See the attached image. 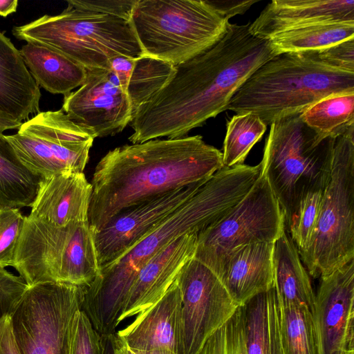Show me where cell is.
I'll return each instance as SVG.
<instances>
[{"mask_svg":"<svg viewBox=\"0 0 354 354\" xmlns=\"http://www.w3.org/2000/svg\"><path fill=\"white\" fill-rule=\"evenodd\" d=\"M250 27V22L229 23L212 46L175 66L162 89L134 113L130 142L183 138L225 111L243 84L277 55L270 41L253 35Z\"/></svg>","mask_w":354,"mask_h":354,"instance_id":"1","label":"cell"},{"mask_svg":"<svg viewBox=\"0 0 354 354\" xmlns=\"http://www.w3.org/2000/svg\"><path fill=\"white\" fill-rule=\"evenodd\" d=\"M223 167L222 152L200 135L152 139L111 149L93 172L89 226L95 234L122 210L207 180Z\"/></svg>","mask_w":354,"mask_h":354,"instance_id":"2","label":"cell"},{"mask_svg":"<svg viewBox=\"0 0 354 354\" xmlns=\"http://www.w3.org/2000/svg\"><path fill=\"white\" fill-rule=\"evenodd\" d=\"M261 175L259 166L223 167L131 249L100 270L86 288L81 310L103 337L114 333L140 268L161 249L188 233H199L224 216Z\"/></svg>","mask_w":354,"mask_h":354,"instance_id":"3","label":"cell"},{"mask_svg":"<svg viewBox=\"0 0 354 354\" xmlns=\"http://www.w3.org/2000/svg\"><path fill=\"white\" fill-rule=\"evenodd\" d=\"M354 93V73L320 62L313 53H286L261 65L243 84L226 110L252 112L266 124L299 115L319 100Z\"/></svg>","mask_w":354,"mask_h":354,"instance_id":"4","label":"cell"},{"mask_svg":"<svg viewBox=\"0 0 354 354\" xmlns=\"http://www.w3.org/2000/svg\"><path fill=\"white\" fill-rule=\"evenodd\" d=\"M300 115L270 125L261 162V174L281 208L286 227L306 194L324 190L331 171L334 138L317 133Z\"/></svg>","mask_w":354,"mask_h":354,"instance_id":"5","label":"cell"},{"mask_svg":"<svg viewBox=\"0 0 354 354\" xmlns=\"http://www.w3.org/2000/svg\"><path fill=\"white\" fill-rule=\"evenodd\" d=\"M68 6L57 15H45L12 29L13 35L27 43L56 50L86 70L109 69L111 59L145 55L130 20Z\"/></svg>","mask_w":354,"mask_h":354,"instance_id":"6","label":"cell"},{"mask_svg":"<svg viewBox=\"0 0 354 354\" xmlns=\"http://www.w3.org/2000/svg\"><path fill=\"white\" fill-rule=\"evenodd\" d=\"M130 22L145 55L174 66L212 46L229 24L206 0H136Z\"/></svg>","mask_w":354,"mask_h":354,"instance_id":"7","label":"cell"},{"mask_svg":"<svg viewBox=\"0 0 354 354\" xmlns=\"http://www.w3.org/2000/svg\"><path fill=\"white\" fill-rule=\"evenodd\" d=\"M14 268L28 286L59 282L88 287L100 272L88 222L60 227L26 216Z\"/></svg>","mask_w":354,"mask_h":354,"instance_id":"8","label":"cell"},{"mask_svg":"<svg viewBox=\"0 0 354 354\" xmlns=\"http://www.w3.org/2000/svg\"><path fill=\"white\" fill-rule=\"evenodd\" d=\"M298 253L314 278L354 259V124L333 139L318 221L308 244Z\"/></svg>","mask_w":354,"mask_h":354,"instance_id":"9","label":"cell"},{"mask_svg":"<svg viewBox=\"0 0 354 354\" xmlns=\"http://www.w3.org/2000/svg\"><path fill=\"white\" fill-rule=\"evenodd\" d=\"M86 288L59 282L28 286L10 315L20 354H69L73 322Z\"/></svg>","mask_w":354,"mask_h":354,"instance_id":"10","label":"cell"},{"mask_svg":"<svg viewBox=\"0 0 354 354\" xmlns=\"http://www.w3.org/2000/svg\"><path fill=\"white\" fill-rule=\"evenodd\" d=\"M286 230L281 208L261 174L234 207L198 234L193 257L216 274L234 249L254 243H274Z\"/></svg>","mask_w":354,"mask_h":354,"instance_id":"11","label":"cell"},{"mask_svg":"<svg viewBox=\"0 0 354 354\" xmlns=\"http://www.w3.org/2000/svg\"><path fill=\"white\" fill-rule=\"evenodd\" d=\"M6 138L22 163L44 178L83 172L95 138L62 110L39 113Z\"/></svg>","mask_w":354,"mask_h":354,"instance_id":"12","label":"cell"},{"mask_svg":"<svg viewBox=\"0 0 354 354\" xmlns=\"http://www.w3.org/2000/svg\"><path fill=\"white\" fill-rule=\"evenodd\" d=\"M176 281L182 298L183 354H198L239 306L216 274L194 257Z\"/></svg>","mask_w":354,"mask_h":354,"instance_id":"13","label":"cell"},{"mask_svg":"<svg viewBox=\"0 0 354 354\" xmlns=\"http://www.w3.org/2000/svg\"><path fill=\"white\" fill-rule=\"evenodd\" d=\"M86 71L80 88L64 95L62 110L94 138L121 132L133 118L127 92L109 69Z\"/></svg>","mask_w":354,"mask_h":354,"instance_id":"14","label":"cell"},{"mask_svg":"<svg viewBox=\"0 0 354 354\" xmlns=\"http://www.w3.org/2000/svg\"><path fill=\"white\" fill-rule=\"evenodd\" d=\"M181 187L126 208L94 234L100 269L116 261L207 181Z\"/></svg>","mask_w":354,"mask_h":354,"instance_id":"15","label":"cell"},{"mask_svg":"<svg viewBox=\"0 0 354 354\" xmlns=\"http://www.w3.org/2000/svg\"><path fill=\"white\" fill-rule=\"evenodd\" d=\"M320 278L313 316L321 354L354 351V259Z\"/></svg>","mask_w":354,"mask_h":354,"instance_id":"16","label":"cell"},{"mask_svg":"<svg viewBox=\"0 0 354 354\" xmlns=\"http://www.w3.org/2000/svg\"><path fill=\"white\" fill-rule=\"evenodd\" d=\"M198 233L174 240L153 256L139 270L126 297L119 324L157 302L194 254Z\"/></svg>","mask_w":354,"mask_h":354,"instance_id":"17","label":"cell"},{"mask_svg":"<svg viewBox=\"0 0 354 354\" xmlns=\"http://www.w3.org/2000/svg\"><path fill=\"white\" fill-rule=\"evenodd\" d=\"M116 333L132 350L183 354L182 298L176 279L157 302Z\"/></svg>","mask_w":354,"mask_h":354,"instance_id":"18","label":"cell"},{"mask_svg":"<svg viewBox=\"0 0 354 354\" xmlns=\"http://www.w3.org/2000/svg\"><path fill=\"white\" fill-rule=\"evenodd\" d=\"M342 22H354L353 0H273L250 23V30L268 39L289 29Z\"/></svg>","mask_w":354,"mask_h":354,"instance_id":"19","label":"cell"},{"mask_svg":"<svg viewBox=\"0 0 354 354\" xmlns=\"http://www.w3.org/2000/svg\"><path fill=\"white\" fill-rule=\"evenodd\" d=\"M91 194V183L84 172L45 178L28 216L60 227L74 222H88Z\"/></svg>","mask_w":354,"mask_h":354,"instance_id":"20","label":"cell"},{"mask_svg":"<svg viewBox=\"0 0 354 354\" xmlns=\"http://www.w3.org/2000/svg\"><path fill=\"white\" fill-rule=\"evenodd\" d=\"M273 243L238 247L221 264L216 274L239 306L274 286Z\"/></svg>","mask_w":354,"mask_h":354,"instance_id":"21","label":"cell"},{"mask_svg":"<svg viewBox=\"0 0 354 354\" xmlns=\"http://www.w3.org/2000/svg\"><path fill=\"white\" fill-rule=\"evenodd\" d=\"M40 97L19 50L0 32V111L22 122L39 111Z\"/></svg>","mask_w":354,"mask_h":354,"instance_id":"22","label":"cell"},{"mask_svg":"<svg viewBox=\"0 0 354 354\" xmlns=\"http://www.w3.org/2000/svg\"><path fill=\"white\" fill-rule=\"evenodd\" d=\"M274 286L281 302L314 313L315 293L298 250L287 229L273 243Z\"/></svg>","mask_w":354,"mask_h":354,"instance_id":"23","label":"cell"},{"mask_svg":"<svg viewBox=\"0 0 354 354\" xmlns=\"http://www.w3.org/2000/svg\"><path fill=\"white\" fill-rule=\"evenodd\" d=\"M19 52L38 86L51 93L65 95L86 80L83 66L51 48L28 43Z\"/></svg>","mask_w":354,"mask_h":354,"instance_id":"24","label":"cell"},{"mask_svg":"<svg viewBox=\"0 0 354 354\" xmlns=\"http://www.w3.org/2000/svg\"><path fill=\"white\" fill-rule=\"evenodd\" d=\"M44 178L22 163L0 132V209L32 207Z\"/></svg>","mask_w":354,"mask_h":354,"instance_id":"25","label":"cell"},{"mask_svg":"<svg viewBox=\"0 0 354 354\" xmlns=\"http://www.w3.org/2000/svg\"><path fill=\"white\" fill-rule=\"evenodd\" d=\"M354 38V22L324 23L276 33L268 39L277 55L324 50Z\"/></svg>","mask_w":354,"mask_h":354,"instance_id":"26","label":"cell"},{"mask_svg":"<svg viewBox=\"0 0 354 354\" xmlns=\"http://www.w3.org/2000/svg\"><path fill=\"white\" fill-rule=\"evenodd\" d=\"M279 327L284 354H321L311 311L305 306L284 304L279 299Z\"/></svg>","mask_w":354,"mask_h":354,"instance_id":"27","label":"cell"},{"mask_svg":"<svg viewBox=\"0 0 354 354\" xmlns=\"http://www.w3.org/2000/svg\"><path fill=\"white\" fill-rule=\"evenodd\" d=\"M300 117L321 136L335 138L354 124V93L323 98L308 108Z\"/></svg>","mask_w":354,"mask_h":354,"instance_id":"28","label":"cell"},{"mask_svg":"<svg viewBox=\"0 0 354 354\" xmlns=\"http://www.w3.org/2000/svg\"><path fill=\"white\" fill-rule=\"evenodd\" d=\"M174 70L175 66L153 57L143 55L136 59L127 89L133 116L139 106L162 89Z\"/></svg>","mask_w":354,"mask_h":354,"instance_id":"29","label":"cell"},{"mask_svg":"<svg viewBox=\"0 0 354 354\" xmlns=\"http://www.w3.org/2000/svg\"><path fill=\"white\" fill-rule=\"evenodd\" d=\"M266 129V124L254 113L234 115L227 122L223 142L224 167L243 164L248 153Z\"/></svg>","mask_w":354,"mask_h":354,"instance_id":"30","label":"cell"},{"mask_svg":"<svg viewBox=\"0 0 354 354\" xmlns=\"http://www.w3.org/2000/svg\"><path fill=\"white\" fill-rule=\"evenodd\" d=\"M247 354H268L270 344L268 290L241 306Z\"/></svg>","mask_w":354,"mask_h":354,"instance_id":"31","label":"cell"},{"mask_svg":"<svg viewBox=\"0 0 354 354\" xmlns=\"http://www.w3.org/2000/svg\"><path fill=\"white\" fill-rule=\"evenodd\" d=\"M198 354H247L241 306L209 337Z\"/></svg>","mask_w":354,"mask_h":354,"instance_id":"32","label":"cell"},{"mask_svg":"<svg viewBox=\"0 0 354 354\" xmlns=\"http://www.w3.org/2000/svg\"><path fill=\"white\" fill-rule=\"evenodd\" d=\"M323 192L324 190H317L306 194L300 201L288 227L298 250L306 248L313 236L319 218Z\"/></svg>","mask_w":354,"mask_h":354,"instance_id":"33","label":"cell"},{"mask_svg":"<svg viewBox=\"0 0 354 354\" xmlns=\"http://www.w3.org/2000/svg\"><path fill=\"white\" fill-rule=\"evenodd\" d=\"M25 221L19 209H0V268L14 267Z\"/></svg>","mask_w":354,"mask_h":354,"instance_id":"34","label":"cell"},{"mask_svg":"<svg viewBox=\"0 0 354 354\" xmlns=\"http://www.w3.org/2000/svg\"><path fill=\"white\" fill-rule=\"evenodd\" d=\"M69 354H105V337L93 328L81 309L74 317Z\"/></svg>","mask_w":354,"mask_h":354,"instance_id":"35","label":"cell"},{"mask_svg":"<svg viewBox=\"0 0 354 354\" xmlns=\"http://www.w3.org/2000/svg\"><path fill=\"white\" fill-rule=\"evenodd\" d=\"M28 286L20 276L0 268V319L11 315Z\"/></svg>","mask_w":354,"mask_h":354,"instance_id":"36","label":"cell"},{"mask_svg":"<svg viewBox=\"0 0 354 354\" xmlns=\"http://www.w3.org/2000/svg\"><path fill=\"white\" fill-rule=\"evenodd\" d=\"M313 53L320 62L330 67L354 73V38Z\"/></svg>","mask_w":354,"mask_h":354,"instance_id":"37","label":"cell"},{"mask_svg":"<svg viewBox=\"0 0 354 354\" xmlns=\"http://www.w3.org/2000/svg\"><path fill=\"white\" fill-rule=\"evenodd\" d=\"M68 1L79 8L130 20L131 10L136 0H70Z\"/></svg>","mask_w":354,"mask_h":354,"instance_id":"38","label":"cell"},{"mask_svg":"<svg viewBox=\"0 0 354 354\" xmlns=\"http://www.w3.org/2000/svg\"><path fill=\"white\" fill-rule=\"evenodd\" d=\"M270 344L268 354H284L279 327V301L273 286L268 290Z\"/></svg>","mask_w":354,"mask_h":354,"instance_id":"39","label":"cell"},{"mask_svg":"<svg viewBox=\"0 0 354 354\" xmlns=\"http://www.w3.org/2000/svg\"><path fill=\"white\" fill-rule=\"evenodd\" d=\"M207 3L228 21L236 15H243L259 1H209Z\"/></svg>","mask_w":354,"mask_h":354,"instance_id":"40","label":"cell"},{"mask_svg":"<svg viewBox=\"0 0 354 354\" xmlns=\"http://www.w3.org/2000/svg\"><path fill=\"white\" fill-rule=\"evenodd\" d=\"M136 59L119 55L111 59L109 61V69L116 76L122 88L126 92Z\"/></svg>","mask_w":354,"mask_h":354,"instance_id":"41","label":"cell"},{"mask_svg":"<svg viewBox=\"0 0 354 354\" xmlns=\"http://www.w3.org/2000/svg\"><path fill=\"white\" fill-rule=\"evenodd\" d=\"M0 354H20L14 339L10 315L0 319Z\"/></svg>","mask_w":354,"mask_h":354,"instance_id":"42","label":"cell"},{"mask_svg":"<svg viewBox=\"0 0 354 354\" xmlns=\"http://www.w3.org/2000/svg\"><path fill=\"white\" fill-rule=\"evenodd\" d=\"M114 354H137L134 351L127 346L123 339L116 333L109 335Z\"/></svg>","mask_w":354,"mask_h":354,"instance_id":"43","label":"cell"},{"mask_svg":"<svg viewBox=\"0 0 354 354\" xmlns=\"http://www.w3.org/2000/svg\"><path fill=\"white\" fill-rule=\"evenodd\" d=\"M22 122H20L10 115L0 111V132L8 129H19L21 125Z\"/></svg>","mask_w":354,"mask_h":354,"instance_id":"44","label":"cell"},{"mask_svg":"<svg viewBox=\"0 0 354 354\" xmlns=\"http://www.w3.org/2000/svg\"><path fill=\"white\" fill-rule=\"evenodd\" d=\"M18 6L17 0H0V15L7 17L15 12Z\"/></svg>","mask_w":354,"mask_h":354,"instance_id":"45","label":"cell"},{"mask_svg":"<svg viewBox=\"0 0 354 354\" xmlns=\"http://www.w3.org/2000/svg\"><path fill=\"white\" fill-rule=\"evenodd\" d=\"M134 351L137 354H176L171 351L164 350H151V351Z\"/></svg>","mask_w":354,"mask_h":354,"instance_id":"46","label":"cell"},{"mask_svg":"<svg viewBox=\"0 0 354 354\" xmlns=\"http://www.w3.org/2000/svg\"><path fill=\"white\" fill-rule=\"evenodd\" d=\"M105 354H114L110 336L105 338Z\"/></svg>","mask_w":354,"mask_h":354,"instance_id":"47","label":"cell"},{"mask_svg":"<svg viewBox=\"0 0 354 354\" xmlns=\"http://www.w3.org/2000/svg\"><path fill=\"white\" fill-rule=\"evenodd\" d=\"M346 354H354V351L349 352V353H348Z\"/></svg>","mask_w":354,"mask_h":354,"instance_id":"48","label":"cell"}]
</instances>
